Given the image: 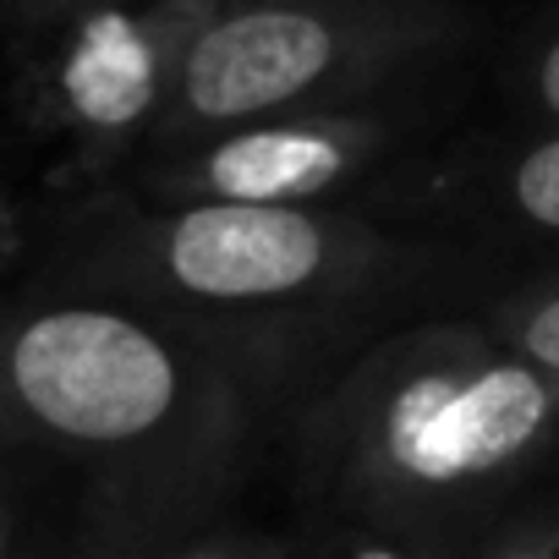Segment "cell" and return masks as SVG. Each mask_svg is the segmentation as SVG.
I'll return each mask as SVG.
<instances>
[{
	"label": "cell",
	"mask_w": 559,
	"mask_h": 559,
	"mask_svg": "<svg viewBox=\"0 0 559 559\" xmlns=\"http://www.w3.org/2000/svg\"><path fill=\"white\" fill-rule=\"evenodd\" d=\"M357 209L384 225H472L504 236H559V132L461 143L428 165H395Z\"/></svg>",
	"instance_id": "obj_7"
},
{
	"label": "cell",
	"mask_w": 559,
	"mask_h": 559,
	"mask_svg": "<svg viewBox=\"0 0 559 559\" xmlns=\"http://www.w3.org/2000/svg\"><path fill=\"white\" fill-rule=\"evenodd\" d=\"M466 39L455 0H225L181 61L148 159L263 116L395 99Z\"/></svg>",
	"instance_id": "obj_4"
},
{
	"label": "cell",
	"mask_w": 559,
	"mask_h": 559,
	"mask_svg": "<svg viewBox=\"0 0 559 559\" xmlns=\"http://www.w3.org/2000/svg\"><path fill=\"white\" fill-rule=\"evenodd\" d=\"M297 472L330 526L439 554L559 450V379L477 319L373 335L292 417Z\"/></svg>",
	"instance_id": "obj_3"
},
{
	"label": "cell",
	"mask_w": 559,
	"mask_h": 559,
	"mask_svg": "<svg viewBox=\"0 0 559 559\" xmlns=\"http://www.w3.org/2000/svg\"><path fill=\"white\" fill-rule=\"evenodd\" d=\"M324 379L50 274L0 292V439L72 466L127 559L214 526Z\"/></svg>",
	"instance_id": "obj_1"
},
{
	"label": "cell",
	"mask_w": 559,
	"mask_h": 559,
	"mask_svg": "<svg viewBox=\"0 0 559 559\" xmlns=\"http://www.w3.org/2000/svg\"><path fill=\"white\" fill-rule=\"evenodd\" d=\"M450 258V241L357 203H154L132 187H94L56 219L45 274L335 373Z\"/></svg>",
	"instance_id": "obj_2"
},
{
	"label": "cell",
	"mask_w": 559,
	"mask_h": 559,
	"mask_svg": "<svg viewBox=\"0 0 559 559\" xmlns=\"http://www.w3.org/2000/svg\"><path fill=\"white\" fill-rule=\"evenodd\" d=\"M423 127L417 99H368L341 110L263 116L214 132L192 148L159 154L132 192L154 203H252V209H324L357 203L384 181Z\"/></svg>",
	"instance_id": "obj_6"
},
{
	"label": "cell",
	"mask_w": 559,
	"mask_h": 559,
	"mask_svg": "<svg viewBox=\"0 0 559 559\" xmlns=\"http://www.w3.org/2000/svg\"><path fill=\"white\" fill-rule=\"evenodd\" d=\"M23 252H28V236H23V214H17V203H12V192H7V181H0V280H7L17 263H23Z\"/></svg>",
	"instance_id": "obj_14"
},
{
	"label": "cell",
	"mask_w": 559,
	"mask_h": 559,
	"mask_svg": "<svg viewBox=\"0 0 559 559\" xmlns=\"http://www.w3.org/2000/svg\"><path fill=\"white\" fill-rule=\"evenodd\" d=\"M302 559H439V554H423V548H406L395 537H373V532H352V526H335L330 543L319 554H302Z\"/></svg>",
	"instance_id": "obj_12"
},
{
	"label": "cell",
	"mask_w": 559,
	"mask_h": 559,
	"mask_svg": "<svg viewBox=\"0 0 559 559\" xmlns=\"http://www.w3.org/2000/svg\"><path fill=\"white\" fill-rule=\"evenodd\" d=\"M154 559H302L297 543L274 537V532H258V526H203L181 543H170L165 554Z\"/></svg>",
	"instance_id": "obj_10"
},
{
	"label": "cell",
	"mask_w": 559,
	"mask_h": 559,
	"mask_svg": "<svg viewBox=\"0 0 559 559\" xmlns=\"http://www.w3.org/2000/svg\"><path fill=\"white\" fill-rule=\"evenodd\" d=\"M483 559H559V515H543V521L504 532Z\"/></svg>",
	"instance_id": "obj_13"
},
{
	"label": "cell",
	"mask_w": 559,
	"mask_h": 559,
	"mask_svg": "<svg viewBox=\"0 0 559 559\" xmlns=\"http://www.w3.org/2000/svg\"><path fill=\"white\" fill-rule=\"evenodd\" d=\"M225 0H78L23 34V110L61 143V176L78 192L110 187L143 165L176 99L181 61Z\"/></svg>",
	"instance_id": "obj_5"
},
{
	"label": "cell",
	"mask_w": 559,
	"mask_h": 559,
	"mask_svg": "<svg viewBox=\"0 0 559 559\" xmlns=\"http://www.w3.org/2000/svg\"><path fill=\"white\" fill-rule=\"evenodd\" d=\"M67 7H78V0H0V23L17 28V34H34L50 17H61Z\"/></svg>",
	"instance_id": "obj_15"
},
{
	"label": "cell",
	"mask_w": 559,
	"mask_h": 559,
	"mask_svg": "<svg viewBox=\"0 0 559 559\" xmlns=\"http://www.w3.org/2000/svg\"><path fill=\"white\" fill-rule=\"evenodd\" d=\"M0 559H127L94 488L23 444L0 439Z\"/></svg>",
	"instance_id": "obj_8"
},
{
	"label": "cell",
	"mask_w": 559,
	"mask_h": 559,
	"mask_svg": "<svg viewBox=\"0 0 559 559\" xmlns=\"http://www.w3.org/2000/svg\"><path fill=\"white\" fill-rule=\"evenodd\" d=\"M477 324L504 352H515L537 373L559 379V280H537V286H521V292L493 297Z\"/></svg>",
	"instance_id": "obj_9"
},
{
	"label": "cell",
	"mask_w": 559,
	"mask_h": 559,
	"mask_svg": "<svg viewBox=\"0 0 559 559\" xmlns=\"http://www.w3.org/2000/svg\"><path fill=\"white\" fill-rule=\"evenodd\" d=\"M515 99L526 105L532 121L559 132V23L543 28L521 50V61H515Z\"/></svg>",
	"instance_id": "obj_11"
}]
</instances>
